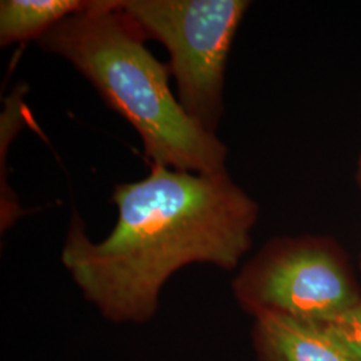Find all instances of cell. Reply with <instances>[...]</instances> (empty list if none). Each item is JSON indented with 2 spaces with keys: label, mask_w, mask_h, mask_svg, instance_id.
Returning <instances> with one entry per match:
<instances>
[{
  "label": "cell",
  "mask_w": 361,
  "mask_h": 361,
  "mask_svg": "<svg viewBox=\"0 0 361 361\" xmlns=\"http://www.w3.org/2000/svg\"><path fill=\"white\" fill-rule=\"evenodd\" d=\"M118 219L99 243L73 213L62 262L85 298L114 323L154 317L162 288L192 264L234 269L252 244L255 201L228 176L152 165L141 180L116 185Z\"/></svg>",
  "instance_id": "obj_1"
},
{
  "label": "cell",
  "mask_w": 361,
  "mask_h": 361,
  "mask_svg": "<svg viewBox=\"0 0 361 361\" xmlns=\"http://www.w3.org/2000/svg\"><path fill=\"white\" fill-rule=\"evenodd\" d=\"M143 39L119 0H94L89 10L52 27L38 42L74 66L137 130L152 165L226 173V146L183 110L169 87V66L155 59Z\"/></svg>",
  "instance_id": "obj_2"
},
{
  "label": "cell",
  "mask_w": 361,
  "mask_h": 361,
  "mask_svg": "<svg viewBox=\"0 0 361 361\" xmlns=\"http://www.w3.org/2000/svg\"><path fill=\"white\" fill-rule=\"evenodd\" d=\"M245 0H119V8L146 38L170 54L183 110L216 134L222 114L224 75Z\"/></svg>",
  "instance_id": "obj_3"
},
{
  "label": "cell",
  "mask_w": 361,
  "mask_h": 361,
  "mask_svg": "<svg viewBox=\"0 0 361 361\" xmlns=\"http://www.w3.org/2000/svg\"><path fill=\"white\" fill-rule=\"evenodd\" d=\"M233 290L253 319L271 313L310 323H324L361 298L343 259L307 241L269 246L240 273Z\"/></svg>",
  "instance_id": "obj_4"
},
{
  "label": "cell",
  "mask_w": 361,
  "mask_h": 361,
  "mask_svg": "<svg viewBox=\"0 0 361 361\" xmlns=\"http://www.w3.org/2000/svg\"><path fill=\"white\" fill-rule=\"evenodd\" d=\"M252 343L257 361H355L319 324L281 314L255 317Z\"/></svg>",
  "instance_id": "obj_5"
},
{
  "label": "cell",
  "mask_w": 361,
  "mask_h": 361,
  "mask_svg": "<svg viewBox=\"0 0 361 361\" xmlns=\"http://www.w3.org/2000/svg\"><path fill=\"white\" fill-rule=\"evenodd\" d=\"M94 0H3L0 3V44L38 40L67 18L83 13Z\"/></svg>",
  "instance_id": "obj_6"
},
{
  "label": "cell",
  "mask_w": 361,
  "mask_h": 361,
  "mask_svg": "<svg viewBox=\"0 0 361 361\" xmlns=\"http://www.w3.org/2000/svg\"><path fill=\"white\" fill-rule=\"evenodd\" d=\"M316 324L352 360L361 361V298L335 317Z\"/></svg>",
  "instance_id": "obj_7"
}]
</instances>
